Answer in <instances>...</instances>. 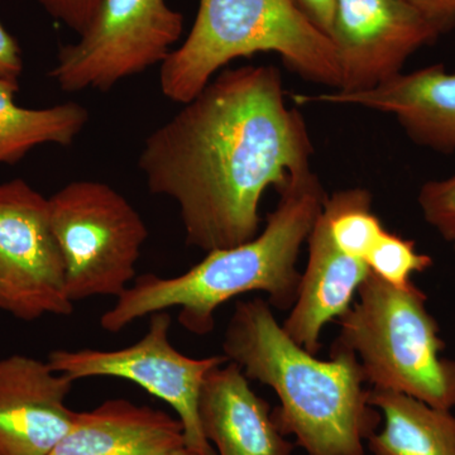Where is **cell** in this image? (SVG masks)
Listing matches in <instances>:
<instances>
[{
  "instance_id": "9",
  "label": "cell",
  "mask_w": 455,
  "mask_h": 455,
  "mask_svg": "<svg viewBox=\"0 0 455 455\" xmlns=\"http://www.w3.org/2000/svg\"><path fill=\"white\" fill-rule=\"evenodd\" d=\"M0 311L25 322L74 313L49 199L22 179L0 184Z\"/></svg>"
},
{
  "instance_id": "18",
  "label": "cell",
  "mask_w": 455,
  "mask_h": 455,
  "mask_svg": "<svg viewBox=\"0 0 455 455\" xmlns=\"http://www.w3.org/2000/svg\"><path fill=\"white\" fill-rule=\"evenodd\" d=\"M322 215L337 247L363 262L386 230L372 211V196L366 188L335 191L326 196Z\"/></svg>"
},
{
  "instance_id": "15",
  "label": "cell",
  "mask_w": 455,
  "mask_h": 455,
  "mask_svg": "<svg viewBox=\"0 0 455 455\" xmlns=\"http://www.w3.org/2000/svg\"><path fill=\"white\" fill-rule=\"evenodd\" d=\"M181 421L124 398L77 412L50 455H167L185 447Z\"/></svg>"
},
{
  "instance_id": "13",
  "label": "cell",
  "mask_w": 455,
  "mask_h": 455,
  "mask_svg": "<svg viewBox=\"0 0 455 455\" xmlns=\"http://www.w3.org/2000/svg\"><path fill=\"white\" fill-rule=\"evenodd\" d=\"M248 381L229 361L206 374L199 397L206 440L220 455H293L295 445L278 430L271 406Z\"/></svg>"
},
{
  "instance_id": "6",
  "label": "cell",
  "mask_w": 455,
  "mask_h": 455,
  "mask_svg": "<svg viewBox=\"0 0 455 455\" xmlns=\"http://www.w3.org/2000/svg\"><path fill=\"white\" fill-rule=\"evenodd\" d=\"M49 214L68 299L121 296L149 235L137 209L106 182L76 180L49 197Z\"/></svg>"
},
{
  "instance_id": "8",
  "label": "cell",
  "mask_w": 455,
  "mask_h": 455,
  "mask_svg": "<svg viewBox=\"0 0 455 455\" xmlns=\"http://www.w3.org/2000/svg\"><path fill=\"white\" fill-rule=\"evenodd\" d=\"M167 311L149 315L146 334L136 343L116 350L56 349L47 363L74 382L92 377L127 379L164 401L178 414L185 444L200 455H217L200 425L199 397L204 379L212 368L226 363L224 355L193 358L179 352L170 340Z\"/></svg>"
},
{
  "instance_id": "12",
  "label": "cell",
  "mask_w": 455,
  "mask_h": 455,
  "mask_svg": "<svg viewBox=\"0 0 455 455\" xmlns=\"http://www.w3.org/2000/svg\"><path fill=\"white\" fill-rule=\"evenodd\" d=\"M292 99L299 106L331 104L390 114L416 145L442 154L455 152V74L443 65L398 74L367 92L331 90Z\"/></svg>"
},
{
  "instance_id": "23",
  "label": "cell",
  "mask_w": 455,
  "mask_h": 455,
  "mask_svg": "<svg viewBox=\"0 0 455 455\" xmlns=\"http://www.w3.org/2000/svg\"><path fill=\"white\" fill-rule=\"evenodd\" d=\"M448 31L455 28V0H406Z\"/></svg>"
},
{
  "instance_id": "25",
  "label": "cell",
  "mask_w": 455,
  "mask_h": 455,
  "mask_svg": "<svg viewBox=\"0 0 455 455\" xmlns=\"http://www.w3.org/2000/svg\"><path fill=\"white\" fill-rule=\"evenodd\" d=\"M167 455H200V454H197L196 451H191V449H188L187 447V445H185V447L176 449V451H173L172 453H170Z\"/></svg>"
},
{
  "instance_id": "2",
  "label": "cell",
  "mask_w": 455,
  "mask_h": 455,
  "mask_svg": "<svg viewBox=\"0 0 455 455\" xmlns=\"http://www.w3.org/2000/svg\"><path fill=\"white\" fill-rule=\"evenodd\" d=\"M223 355L248 379L268 386L280 400L272 418L307 455H366L382 415L368 400L357 357L331 349L328 361L295 343L260 298L236 302Z\"/></svg>"
},
{
  "instance_id": "16",
  "label": "cell",
  "mask_w": 455,
  "mask_h": 455,
  "mask_svg": "<svg viewBox=\"0 0 455 455\" xmlns=\"http://www.w3.org/2000/svg\"><path fill=\"white\" fill-rule=\"evenodd\" d=\"M382 415L381 430L368 439L373 455H455V415L398 392L368 390Z\"/></svg>"
},
{
  "instance_id": "17",
  "label": "cell",
  "mask_w": 455,
  "mask_h": 455,
  "mask_svg": "<svg viewBox=\"0 0 455 455\" xmlns=\"http://www.w3.org/2000/svg\"><path fill=\"white\" fill-rule=\"evenodd\" d=\"M20 84L0 79V164H14L35 147H68L89 122V110L68 101L31 109L17 106L14 97Z\"/></svg>"
},
{
  "instance_id": "24",
  "label": "cell",
  "mask_w": 455,
  "mask_h": 455,
  "mask_svg": "<svg viewBox=\"0 0 455 455\" xmlns=\"http://www.w3.org/2000/svg\"><path fill=\"white\" fill-rule=\"evenodd\" d=\"M311 22L329 37L335 0H295Z\"/></svg>"
},
{
  "instance_id": "20",
  "label": "cell",
  "mask_w": 455,
  "mask_h": 455,
  "mask_svg": "<svg viewBox=\"0 0 455 455\" xmlns=\"http://www.w3.org/2000/svg\"><path fill=\"white\" fill-rule=\"evenodd\" d=\"M418 204L425 221L451 244L455 254V175L425 182Z\"/></svg>"
},
{
  "instance_id": "22",
  "label": "cell",
  "mask_w": 455,
  "mask_h": 455,
  "mask_svg": "<svg viewBox=\"0 0 455 455\" xmlns=\"http://www.w3.org/2000/svg\"><path fill=\"white\" fill-rule=\"evenodd\" d=\"M23 73V59L17 41L0 23V79L18 83Z\"/></svg>"
},
{
  "instance_id": "10",
  "label": "cell",
  "mask_w": 455,
  "mask_h": 455,
  "mask_svg": "<svg viewBox=\"0 0 455 455\" xmlns=\"http://www.w3.org/2000/svg\"><path fill=\"white\" fill-rule=\"evenodd\" d=\"M449 32L406 0H335L329 38L337 51V92H367L403 73L407 60Z\"/></svg>"
},
{
  "instance_id": "14",
  "label": "cell",
  "mask_w": 455,
  "mask_h": 455,
  "mask_svg": "<svg viewBox=\"0 0 455 455\" xmlns=\"http://www.w3.org/2000/svg\"><path fill=\"white\" fill-rule=\"evenodd\" d=\"M307 243V265L298 298L281 325L295 343L317 355L325 326L352 307L359 287L371 271L366 262L337 247L322 212Z\"/></svg>"
},
{
  "instance_id": "1",
  "label": "cell",
  "mask_w": 455,
  "mask_h": 455,
  "mask_svg": "<svg viewBox=\"0 0 455 455\" xmlns=\"http://www.w3.org/2000/svg\"><path fill=\"white\" fill-rule=\"evenodd\" d=\"M170 121L152 132L139 157L154 196L178 205L187 243L204 252L235 247L259 233V203L313 172L300 112L284 98L274 66L215 75Z\"/></svg>"
},
{
  "instance_id": "21",
  "label": "cell",
  "mask_w": 455,
  "mask_h": 455,
  "mask_svg": "<svg viewBox=\"0 0 455 455\" xmlns=\"http://www.w3.org/2000/svg\"><path fill=\"white\" fill-rule=\"evenodd\" d=\"M51 17L80 36L97 16L103 0H37Z\"/></svg>"
},
{
  "instance_id": "7",
  "label": "cell",
  "mask_w": 455,
  "mask_h": 455,
  "mask_svg": "<svg viewBox=\"0 0 455 455\" xmlns=\"http://www.w3.org/2000/svg\"><path fill=\"white\" fill-rule=\"evenodd\" d=\"M184 31V16L166 0H103L79 41L62 46L50 77L65 92H109L161 65Z\"/></svg>"
},
{
  "instance_id": "3",
  "label": "cell",
  "mask_w": 455,
  "mask_h": 455,
  "mask_svg": "<svg viewBox=\"0 0 455 455\" xmlns=\"http://www.w3.org/2000/svg\"><path fill=\"white\" fill-rule=\"evenodd\" d=\"M262 232L245 243L206 253L184 274L137 277L100 317L101 329L119 333L136 320L158 311L179 309L180 325L194 335L211 334L215 314L236 296L263 292L278 310H290L300 289L298 262L301 248L328 194L315 172L293 180L278 193Z\"/></svg>"
},
{
  "instance_id": "19",
  "label": "cell",
  "mask_w": 455,
  "mask_h": 455,
  "mask_svg": "<svg viewBox=\"0 0 455 455\" xmlns=\"http://www.w3.org/2000/svg\"><path fill=\"white\" fill-rule=\"evenodd\" d=\"M370 271L385 283L405 289L412 283L414 274H423L434 265L427 254L416 250L415 241L386 229L368 254Z\"/></svg>"
},
{
  "instance_id": "11",
  "label": "cell",
  "mask_w": 455,
  "mask_h": 455,
  "mask_svg": "<svg viewBox=\"0 0 455 455\" xmlns=\"http://www.w3.org/2000/svg\"><path fill=\"white\" fill-rule=\"evenodd\" d=\"M74 381L46 361L0 359V455H50L73 427L66 405Z\"/></svg>"
},
{
  "instance_id": "4",
  "label": "cell",
  "mask_w": 455,
  "mask_h": 455,
  "mask_svg": "<svg viewBox=\"0 0 455 455\" xmlns=\"http://www.w3.org/2000/svg\"><path fill=\"white\" fill-rule=\"evenodd\" d=\"M260 52L277 53L307 82L339 88L333 42L295 0H200L188 37L161 64V92L187 104L230 62Z\"/></svg>"
},
{
  "instance_id": "5",
  "label": "cell",
  "mask_w": 455,
  "mask_h": 455,
  "mask_svg": "<svg viewBox=\"0 0 455 455\" xmlns=\"http://www.w3.org/2000/svg\"><path fill=\"white\" fill-rule=\"evenodd\" d=\"M427 301L414 283L398 289L371 272L357 300L337 320L331 349L353 353L371 388L453 410L455 361L442 357L445 343Z\"/></svg>"
}]
</instances>
